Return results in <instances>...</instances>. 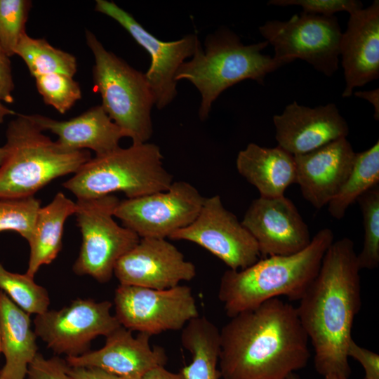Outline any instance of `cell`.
<instances>
[{
  "instance_id": "1",
  "label": "cell",
  "mask_w": 379,
  "mask_h": 379,
  "mask_svg": "<svg viewBox=\"0 0 379 379\" xmlns=\"http://www.w3.org/2000/svg\"><path fill=\"white\" fill-rule=\"evenodd\" d=\"M353 241L344 237L326 250L319 272L296 307L314 350L316 371L349 379L347 347L361 309V279Z\"/></svg>"
},
{
  "instance_id": "2",
  "label": "cell",
  "mask_w": 379,
  "mask_h": 379,
  "mask_svg": "<svg viewBox=\"0 0 379 379\" xmlns=\"http://www.w3.org/2000/svg\"><path fill=\"white\" fill-rule=\"evenodd\" d=\"M220 338L223 379H284L310 357L296 307L280 298L231 317Z\"/></svg>"
},
{
  "instance_id": "3",
  "label": "cell",
  "mask_w": 379,
  "mask_h": 379,
  "mask_svg": "<svg viewBox=\"0 0 379 379\" xmlns=\"http://www.w3.org/2000/svg\"><path fill=\"white\" fill-rule=\"evenodd\" d=\"M333 238V231L324 228L300 252L260 258L241 270H226L218 295L226 314L231 318L281 296L300 300L317 276Z\"/></svg>"
},
{
  "instance_id": "4",
  "label": "cell",
  "mask_w": 379,
  "mask_h": 379,
  "mask_svg": "<svg viewBox=\"0 0 379 379\" xmlns=\"http://www.w3.org/2000/svg\"><path fill=\"white\" fill-rule=\"evenodd\" d=\"M29 114H17L6 129V157L0 166V198L32 197L53 180L75 173L91 159L46 135Z\"/></svg>"
},
{
  "instance_id": "5",
  "label": "cell",
  "mask_w": 379,
  "mask_h": 379,
  "mask_svg": "<svg viewBox=\"0 0 379 379\" xmlns=\"http://www.w3.org/2000/svg\"><path fill=\"white\" fill-rule=\"evenodd\" d=\"M268 44L265 41L244 45L236 34L226 29L208 35L204 49L199 44L191 59L178 69L175 80L187 79L199 91L201 120L208 118L213 102L227 88L245 79L263 84L267 74L288 64L262 54Z\"/></svg>"
},
{
  "instance_id": "6",
  "label": "cell",
  "mask_w": 379,
  "mask_h": 379,
  "mask_svg": "<svg viewBox=\"0 0 379 379\" xmlns=\"http://www.w3.org/2000/svg\"><path fill=\"white\" fill-rule=\"evenodd\" d=\"M173 182L165 168L159 146L154 143L119 147L84 164L63 183L77 199L123 192L128 199L166 190Z\"/></svg>"
},
{
  "instance_id": "7",
  "label": "cell",
  "mask_w": 379,
  "mask_h": 379,
  "mask_svg": "<svg viewBox=\"0 0 379 379\" xmlns=\"http://www.w3.org/2000/svg\"><path fill=\"white\" fill-rule=\"evenodd\" d=\"M85 37L94 57L93 88L101 106L133 144L147 142L153 133L154 99L145 74L107 51L91 31L86 29Z\"/></svg>"
},
{
  "instance_id": "8",
  "label": "cell",
  "mask_w": 379,
  "mask_h": 379,
  "mask_svg": "<svg viewBox=\"0 0 379 379\" xmlns=\"http://www.w3.org/2000/svg\"><path fill=\"white\" fill-rule=\"evenodd\" d=\"M120 200L114 194L77 199L74 213L81 234V245L73 270L99 282L109 281L117 261L140 238L114 219Z\"/></svg>"
},
{
  "instance_id": "9",
  "label": "cell",
  "mask_w": 379,
  "mask_h": 379,
  "mask_svg": "<svg viewBox=\"0 0 379 379\" xmlns=\"http://www.w3.org/2000/svg\"><path fill=\"white\" fill-rule=\"evenodd\" d=\"M259 32L274 47L277 59L288 64L301 59L327 77L338 69L343 33L335 15L302 12L286 21H267Z\"/></svg>"
},
{
  "instance_id": "10",
  "label": "cell",
  "mask_w": 379,
  "mask_h": 379,
  "mask_svg": "<svg viewBox=\"0 0 379 379\" xmlns=\"http://www.w3.org/2000/svg\"><path fill=\"white\" fill-rule=\"evenodd\" d=\"M114 303L122 326L150 335L181 330L199 316L192 289L185 285L164 290L119 285Z\"/></svg>"
},
{
  "instance_id": "11",
  "label": "cell",
  "mask_w": 379,
  "mask_h": 379,
  "mask_svg": "<svg viewBox=\"0 0 379 379\" xmlns=\"http://www.w3.org/2000/svg\"><path fill=\"white\" fill-rule=\"evenodd\" d=\"M204 197L192 184L173 181L165 191L120 201L114 215L140 238H169L190 225Z\"/></svg>"
},
{
  "instance_id": "12",
  "label": "cell",
  "mask_w": 379,
  "mask_h": 379,
  "mask_svg": "<svg viewBox=\"0 0 379 379\" xmlns=\"http://www.w3.org/2000/svg\"><path fill=\"white\" fill-rule=\"evenodd\" d=\"M112 303L77 299L59 310H47L34 320V332L48 348L68 357L89 351L91 342L107 336L121 325L111 314Z\"/></svg>"
},
{
  "instance_id": "13",
  "label": "cell",
  "mask_w": 379,
  "mask_h": 379,
  "mask_svg": "<svg viewBox=\"0 0 379 379\" xmlns=\"http://www.w3.org/2000/svg\"><path fill=\"white\" fill-rule=\"evenodd\" d=\"M193 242L220 259L230 270H241L261 258L255 239L219 195L204 198L195 220L169 237Z\"/></svg>"
},
{
  "instance_id": "14",
  "label": "cell",
  "mask_w": 379,
  "mask_h": 379,
  "mask_svg": "<svg viewBox=\"0 0 379 379\" xmlns=\"http://www.w3.org/2000/svg\"><path fill=\"white\" fill-rule=\"evenodd\" d=\"M95 10L117 22L151 57L145 73L158 109L168 106L178 94L175 75L185 60L192 58L201 42L195 34L163 41L147 31L129 13L113 1L97 0Z\"/></svg>"
},
{
  "instance_id": "15",
  "label": "cell",
  "mask_w": 379,
  "mask_h": 379,
  "mask_svg": "<svg viewBox=\"0 0 379 379\" xmlns=\"http://www.w3.org/2000/svg\"><path fill=\"white\" fill-rule=\"evenodd\" d=\"M241 222L257 242L261 257L296 253L312 241L308 226L284 195L253 199Z\"/></svg>"
},
{
  "instance_id": "16",
  "label": "cell",
  "mask_w": 379,
  "mask_h": 379,
  "mask_svg": "<svg viewBox=\"0 0 379 379\" xmlns=\"http://www.w3.org/2000/svg\"><path fill=\"white\" fill-rule=\"evenodd\" d=\"M114 274L120 285L164 290L191 281L196 267L171 242L161 238H140L116 263Z\"/></svg>"
},
{
  "instance_id": "17",
  "label": "cell",
  "mask_w": 379,
  "mask_h": 379,
  "mask_svg": "<svg viewBox=\"0 0 379 379\" xmlns=\"http://www.w3.org/2000/svg\"><path fill=\"white\" fill-rule=\"evenodd\" d=\"M278 146L295 156L313 151L341 138L349 126L334 103L314 108L295 101L273 117Z\"/></svg>"
},
{
  "instance_id": "18",
  "label": "cell",
  "mask_w": 379,
  "mask_h": 379,
  "mask_svg": "<svg viewBox=\"0 0 379 379\" xmlns=\"http://www.w3.org/2000/svg\"><path fill=\"white\" fill-rule=\"evenodd\" d=\"M152 335L132 331L121 326L106 336L105 345L76 357H68L71 367H94L121 378L141 379L149 371L164 366L168 357L160 346L152 347Z\"/></svg>"
},
{
  "instance_id": "19",
  "label": "cell",
  "mask_w": 379,
  "mask_h": 379,
  "mask_svg": "<svg viewBox=\"0 0 379 379\" xmlns=\"http://www.w3.org/2000/svg\"><path fill=\"white\" fill-rule=\"evenodd\" d=\"M355 155L347 138H341L294 156L295 183L305 199L317 209L328 205L346 181Z\"/></svg>"
},
{
  "instance_id": "20",
  "label": "cell",
  "mask_w": 379,
  "mask_h": 379,
  "mask_svg": "<svg viewBox=\"0 0 379 379\" xmlns=\"http://www.w3.org/2000/svg\"><path fill=\"white\" fill-rule=\"evenodd\" d=\"M340 55L344 69L343 98L350 97L356 87L379 77V1L351 14L342 34Z\"/></svg>"
},
{
  "instance_id": "21",
  "label": "cell",
  "mask_w": 379,
  "mask_h": 379,
  "mask_svg": "<svg viewBox=\"0 0 379 379\" xmlns=\"http://www.w3.org/2000/svg\"><path fill=\"white\" fill-rule=\"evenodd\" d=\"M29 115L43 131L55 134L56 142L69 151L91 149L95 156H100L118 148L120 140L127 137L101 105L69 120L59 121L41 114Z\"/></svg>"
},
{
  "instance_id": "22",
  "label": "cell",
  "mask_w": 379,
  "mask_h": 379,
  "mask_svg": "<svg viewBox=\"0 0 379 379\" xmlns=\"http://www.w3.org/2000/svg\"><path fill=\"white\" fill-rule=\"evenodd\" d=\"M236 167L260 197L284 195L286 190L296 182L294 156L279 146L268 148L250 143L239 152Z\"/></svg>"
},
{
  "instance_id": "23",
  "label": "cell",
  "mask_w": 379,
  "mask_h": 379,
  "mask_svg": "<svg viewBox=\"0 0 379 379\" xmlns=\"http://www.w3.org/2000/svg\"><path fill=\"white\" fill-rule=\"evenodd\" d=\"M0 333L5 364L3 379H26L29 365L38 353L36 335L29 314L0 290Z\"/></svg>"
},
{
  "instance_id": "24",
  "label": "cell",
  "mask_w": 379,
  "mask_h": 379,
  "mask_svg": "<svg viewBox=\"0 0 379 379\" xmlns=\"http://www.w3.org/2000/svg\"><path fill=\"white\" fill-rule=\"evenodd\" d=\"M76 209V202L61 192L48 204L41 206L33 234L27 241L29 246L27 275L34 278L42 265L50 264L58 256L62 248L65 221L75 213Z\"/></svg>"
},
{
  "instance_id": "25",
  "label": "cell",
  "mask_w": 379,
  "mask_h": 379,
  "mask_svg": "<svg viewBox=\"0 0 379 379\" xmlns=\"http://www.w3.org/2000/svg\"><path fill=\"white\" fill-rule=\"evenodd\" d=\"M181 343L192 357L181 370L185 379H219L220 331L205 317L191 319L182 329Z\"/></svg>"
},
{
  "instance_id": "26",
  "label": "cell",
  "mask_w": 379,
  "mask_h": 379,
  "mask_svg": "<svg viewBox=\"0 0 379 379\" xmlns=\"http://www.w3.org/2000/svg\"><path fill=\"white\" fill-rule=\"evenodd\" d=\"M379 183V142L356 153L352 170L338 194L328 204L330 215L340 220L347 208L366 192Z\"/></svg>"
},
{
  "instance_id": "27",
  "label": "cell",
  "mask_w": 379,
  "mask_h": 379,
  "mask_svg": "<svg viewBox=\"0 0 379 379\" xmlns=\"http://www.w3.org/2000/svg\"><path fill=\"white\" fill-rule=\"evenodd\" d=\"M33 77L52 73L74 77L77 71L76 58L71 53L51 46L44 39H35L25 32L15 49Z\"/></svg>"
},
{
  "instance_id": "28",
  "label": "cell",
  "mask_w": 379,
  "mask_h": 379,
  "mask_svg": "<svg viewBox=\"0 0 379 379\" xmlns=\"http://www.w3.org/2000/svg\"><path fill=\"white\" fill-rule=\"evenodd\" d=\"M0 289L27 314H41L48 310L50 299L45 288L25 274L6 270L0 264Z\"/></svg>"
},
{
  "instance_id": "29",
  "label": "cell",
  "mask_w": 379,
  "mask_h": 379,
  "mask_svg": "<svg viewBox=\"0 0 379 379\" xmlns=\"http://www.w3.org/2000/svg\"><path fill=\"white\" fill-rule=\"evenodd\" d=\"M362 216L364 243L357 255L360 270H374L379 265V185L361 195L357 200Z\"/></svg>"
},
{
  "instance_id": "30",
  "label": "cell",
  "mask_w": 379,
  "mask_h": 379,
  "mask_svg": "<svg viewBox=\"0 0 379 379\" xmlns=\"http://www.w3.org/2000/svg\"><path fill=\"white\" fill-rule=\"evenodd\" d=\"M40 208L39 199L34 196L0 198V232L15 231L28 241Z\"/></svg>"
},
{
  "instance_id": "31",
  "label": "cell",
  "mask_w": 379,
  "mask_h": 379,
  "mask_svg": "<svg viewBox=\"0 0 379 379\" xmlns=\"http://www.w3.org/2000/svg\"><path fill=\"white\" fill-rule=\"evenodd\" d=\"M34 79L36 89L44 102L60 114L66 113L81 99V87L72 77L52 73Z\"/></svg>"
},
{
  "instance_id": "32",
  "label": "cell",
  "mask_w": 379,
  "mask_h": 379,
  "mask_svg": "<svg viewBox=\"0 0 379 379\" xmlns=\"http://www.w3.org/2000/svg\"><path fill=\"white\" fill-rule=\"evenodd\" d=\"M32 1L0 0V46L8 57L15 55L16 47L26 32L25 25Z\"/></svg>"
},
{
  "instance_id": "33",
  "label": "cell",
  "mask_w": 379,
  "mask_h": 379,
  "mask_svg": "<svg viewBox=\"0 0 379 379\" xmlns=\"http://www.w3.org/2000/svg\"><path fill=\"white\" fill-rule=\"evenodd\" d=\"M268 5L286 6L296 5L302 8L304 13L331 16L339 11L350 14L363 8V4L356 0H270Z\"/></svg>"
},
{
  "instance_id": "34",
  "label": "cell",
  "mask_w": 379,
  "mask_h": 379,
  "mask_svg": "<svg viewBox=\"0 0 379 379\" xmlns=\"http://www.w3.org/2000/svg\"><path fill=\"white\" fill-rule=\"evenodd\" d=\"M26 379H72L66 361L58 357L45 358L37 353L28 367Z\"/></svg>"
},
{
  "instance_id": "35",
  "label": "cell",
  "mask_w": 379,
  "mask_h": 379,
  "mask_svg": "<svg viewBox=\"0 0 379 379\" xmlns=\"http://www.w3.org/2000/svg\"><path fill=\"white\" fill-rule=\"evenodd\" d=\"M347 356L357 360L362 366L364 379H379V355L359 346L352 338L347 347Z\"/></svg>"
},
{
  "instance_id": "36",
  "label": "cell",
  "mask_w": 379,
  "mask_h": 379,
  "mask_svg": "<svg viewBox=\"0 0 379 379\" xmlns=\"http://www.w3.org/2000/svg\"><path fill=\"white\" fill-rule=\"evenodd\" d=\"M15 88L9 57L0 51V102L12 103Z\"/></svg>"
},
{
  "instance_id": "37",
  "label": "cell",
  "mask_w": 379,
  "mask_h": 379,
  "mask_svg": "<svg viewBox=\"0 0 379 379\" xmlns=\"http://www.w3.org/2000/svg\"><path fill=\"white\" fill-rule=\"evenodd\" d=\"M68 373L72 379H124V378L94 367L68 366Z\"/></svg>"
},
{
  "instance_id": "38",
  "label": "cell",
  "mask_w": 379,
  "mask_h": 379,
  "mask_svg": "<svg viewBox=\"0 0 379 379\" xmlns=\"http://www.w3.org/2000/svg\"><path fill=\"white\" fill-rule=\"evenodd\" d=\"M141 379H185V378L181 372L173 373L166 369L164 366H161L149 371Z\"/></svg>"
},
{
  "instance_id": "39",
  "label": "cell",
  "mask_w": 379,
  "mask_h": 379,
  "mask_svg": "<svg viewBox=\"0 0 379 379\" xmlns=\"http://www.w3.org/2000/svg\"><path fill=\"white\" fill-rule=\"evenodd\" d=\"M354 95L366 100L371 104L373 105L374 107V118L375 120L378 121L379 119V89L376 88L372 91H356L354 92Z\"/></svg>"
},
{
  "instance_id": "40",
  "label": "cell",
  "mask_w": 379,
  "mask_h": 379,
  "mask_svg": "<svg viewBox=\"0 0 379 379\" xmlns=\"http://www.w3.org/2000/svg\"><path fill=\"white\" fill-rule=\"evenodd\" d=\"M16 112L7 107L3 102H0V124L3 123L5 118L8 115H16Z\"/></svg>"
},
{
  "instance_id": "41",
  "label": "cell",
  "mask_w": 379,
  "mask_h": 379,
  "mask_svg": "<svg viewBox=\"0 0 379 379\" xmlns=\"http://www.w3.org/2000/svg\"><path fill=\"white\" fill-rule=\"evenodd\" d=\"M7 151L6 147L4 146L2 147H0V166L4 163L6 157Z\"/></svg>"
},
{
  "instance_id": "42",
  "label": "cell",
  "mask_w": 379,
  "mask_h": 379,
  "mask_svg": "<svg viewBox=\"0 0 379 379\" xmlns=\"http://www.w3.org/2000/svg\"><path fill=\"white\" fill-rule=\"evenodd\" d=\"M284 379H300V378L299 377V375L295 372V373H292L291 374H289L288 375H287L286 378H284Z\"/></svg>"
},
{
  "instance_id": "43",
  "label": "cell",
  "mask_w": 379,
  "mask_h": 379,
  "mask_svg": "<svg viewBox=\"0 0 379 379\" xmlns=\"http://www.w3.org/2000/svg\"><path fill=\"white\" fill-rule=\"evenodd\" d=\"M324 379H343L334 375H327L324 376Z\"/></svg>"
},
{
  "instance_id": "44",
  "label": "cell",
  "mask_w": 379,
  "mask_h": 379,
  "mask_svg": "<svg viewBox=\"0 0 379 379\" xmlns=\"http://www.w3.org/2000/svg\"><path fill=\"white\" fill-rule=\"evenodd\" d=\"M1 353V333H0V354Z\"/></svg>"
},
{
  "instance_id": "45",
  "label": "cell",
  "mask_w": 379,
  "mask_h": 379,
  "mask_svg": "<svg viewBox=\"0 0 379 379\" xmlns=\"http://www.w3.org/2000/svg\"><path fill=\"white\" fill-rule=\"evenodd\" d=\"M124 379H138V378H124Z\"/></svg>"
},
{
  "instance_id": "46",
  "label": "cell",
  "mask_w": 379,
  "mask_h": 379,
  "mask_svg": "<svg viewBox=\"0 0 379 379\" xmlns=\"http://www.w3.org/2000/svg\"><path fill=\"white\" fill-rule=\"evenodd\" d=\"M0 51H2V49H1V46H0Z\"/></svg>"
},
{
  "instance_id": "47",
  "label": "cell",
  "mask_w": 379,
  "mask_h": 379,
  "mask_svg": "<svg viewBox=\"0 0 379 379\" xmlns=\"http://www.w3.org/2000/svg\"><path fill=\"white\" fill-rule=\"evenodd\" d=\"M0 379H3V378L0 376Z\"/></svg>"
}]
</instances>
